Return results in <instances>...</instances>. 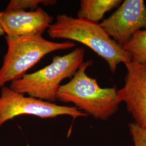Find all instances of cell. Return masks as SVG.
I'll use <instances>...</instances> for the list:
<instances>
[{
  "label": "cell",
  "instance_id": "30bf717a",
  "mask_svg": "<svg viewBox=\"0 0 146 146\" xmlns=\"http://www.w3.org/2000/svg\"><path fill=\"white\" fill-rule=\"evenodd\" d=\"M131 55L133 62H146V29L137 31L123 46Z\"/></svg>",
  "mask_w": 146,
  "mask_h": 146
},
{
  "label": "cell",
  "instance_id": "5b68a950",
  "mask_svg": "<svg viewBox=\"0 0 146 146\" xmlns=\"http://www.w3.org/2000/svg\"><path fill=\"white\" fill-rule=\"evenodd\" d=\"M23 115H34L41 119L68 115L74 120L88 116L76 107L60 106L29 96H25L10 87H2L0 94V128L6 122Z\"/></svg>",
  "mask_w": 146,
  "mask_h": 146
},
{
  "label": "cell",
  "instance_id": "8fae6325",
  "mask_svg": "<svg viewBox=\"0 0 146 146\" xmlns=\"http://www.w3.org/2000/svg\"><path fill=\"white\" fill-rule=\"evenodd\" d=\"M57 2L55 0H11L5 8V11H25L27 9L34 11L38 5H52Z\"/></svg>",
  "mask_w": 146,
  "mask_h": 146
},
{
  "label": "cell",
  "instance_id": "8992f818",
  "mask_svg": "<svg viewBox=\"0 0 146 146\" xmlns=\"http://www.w3.org/2000/svg\"><path fill=\"white\" fill-rule=\"evenodd\" d=\"M121 47L142 28L146 29V6L143 0H125L100 24Z\"/></svg>",
  "mask_w": 146,
  "mask_h": 146
},
{
  "label": "cell",
  "instance_id": "ba28073f",
  "mask_svg": "<svg viewBox=\"0 0 146 146\" xmlns=\"http://www.w3.org/2000/svg\"><path fill=\"white\" fill-rule=\"evenodd\" d=\"M52 17L42 8L35 11H2L0 12V26L11 37L42 35L52 24Z\"/></svg>",
  "mask_w": 146,
  "mask_h": 146
},
{
  "label": "cell",
  "instance_id": "9c48e42d",
  "mask_svg": "<svg viewBox=\"0 0 146 146\" xmlns=\"http://www.w3.org/2000/svg\"><path fill=\"white\" fill-rule=\"evenodd\" d=\"M122 2L121 0H81L78 17L98 23L107 12L118 7Z\"/></svg>",
  "mask_w": 146,
  "mask_h": 146
},
{
  "label": "cell",
  "instance_id": "6da1fadb",
  "mask_svg": "<svg viewBox=\"0 0 146 146\" xmlns=\"http://www.w3.org/2000/svg\"><path fill=\"white\" fill-rule=\"evenodd\" d=\"M92 63V60L82 63L71 80L61 85L57 99L72 103L95 119L106 121L117 113L122 102L116 87L101 88L96 79L88 76L86 70Z\"/></svg>",
  "mask_w": 146,
  "mask_h": 146
},
{
  "label": "cell",
  "instance_id": "277c9868",
  "mask_svg": "<svg viewBox=\"0 0 146 146\" xmlns=\"http://www.w3.org/2000/svg\"><path fill=\"white\" fill-rule=\"evenodd\" d=\"M8 50L0 68V88L8 82L22 78L27 72L50 52L72 48L71 41L55 42L42 35L31 36H6Z\"/></svg>",
  "mask_w": 146,
  "mask_h": 146
},
{
  "label": "cell",
  "instance_id": "52a82bcc",
  "mask_svg": "<svg viewBox=\"0 0 146 146\" xmlns=\"http://www.w3.org/2000/svg\"><path fill=\"white\" fill-rule=\"evenodd\" d=\"M125 65L127 72L124 86L117 92L119 98L134 122L146 128V62L131 61Z\"/></svg>",
  "mask_w": 146,
  "mask_h": 146
},
{
  "label": "cell",
  "instance_id": "3957f363",
  "mask_svg": "<svg viewBox=\"0 0 146 146\" xmlns=\"http://www.w3.org/2000/svg\"><path fill=\"white\" fill-rule=\"evenodd\" d=\"M84 48H77L65 55L55 56L50 64L12 81L9 87L19 93L54 103L61 82L73 77L84 62Z\"/></svg>",
  "mask_w": 146,
  "mask_h": 146
},
{
  "label": "cell",
  "instance_id": "7c38bea8",
  "mask_svg": "<svg viewBox=\"0 0 146 146\" xmlns=\"http://www.w3.org/2000/svg\"><path fill=\"white\" fill-rule=\"evenodd\" d=\"M5 32L3 31L2 27L0 26V36L3 35H5Z\"/></svg>",
  "mask_w": 146,
  "mask_h": 146
},
{
  "label": "cell",
  "instance_id": "7a4b0ae2",
  "mask_svg": "<svg viewBox=\"0 0 146 146\" xmlns=\"http://www.w3.org/2000/svg\"><path fill=\"white\" fill-rule=\"evenodd\" d=\"M52 38H64L81 43L89 47L108 63L114 73L120 63L132 61L129 53L107 34L99 23L74 18L66 14L58 15L54 23L48 28Z\"/></svg>",
  "mask_w": 146,
  "mask_h": 146
}]
</instances>
